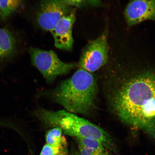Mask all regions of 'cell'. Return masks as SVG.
Segmentation results:
<instances>
[{"label": "cell", "instance_id": "6da1fadb", "mask_svg": "<svg viewBox=\"0 0 155 155\" xmlns=\"http://www.w3.org/2000/svg\"><path fill=\"white\" fill-rule=\"evenodd\" d=\"M112 110L122 121L148 135L155 142V74L136 75L108 94Z\"/></svg>", "mask_w": 155, "mask_h": 155}, {"label": "cell", "instance_id": "8fae6325", "mask_svg": "<svg viewBox=\"0 0 155 155\" xmlns=\"http://www.w3.org/2000/svg\"><path fill=\"white\" fill-rule=\"evenodd\" d=\"M78 144L97 150L107 151L103 145L99 140L91 137H76Z\"/></svg>", "mask_w": 155, "mask_h": 155}, {"label": "cell", "instance_id": "9a60e30c", "mask_svg": "<svg viewBox=\"0 0 155 155\" xmlns=\"http://www.w3.org/2000/svg\"><path fill=\"white\" fill-rule=\"evenodd\" d=\"M87 2L91 5L94 6H97L101 3V0H86Z\"/></svg>", "mask_w": 155, "mask_h": 155}, {"label": "cell", "instance_id": "d6986e66", "mask_svg": "<svg viewBox=\"0 0 155 155\" xmlns=\"http://www.w3.org/2000/svg\"><path fill=\"white\" fill-rule=\"evenodd\" d=\"M75 155H79V154H75Z\"/></svg>", "mask_w": 155, "mask_h": 155}, {"label": "cell", "instance_id": "ac0fdd59", "mask_svg": "<svg viewBox=\"0 0 155 155\" xmlns=\"http://www.w3.org/2000/svg\"><path fill=\"white\" fill-rule=\"evenodd\" d=\"M0 19L2 20V12L1 4H0Z\"/></svg>", "mask_w": 155, "mask_h": 155}, {"label": "cell", "instance_id": "52a82bcc", "mask_svg": "<svg viewBox=\"0 0 155 155\" xmlns=\"http://www.w3.org/2000/svg\"><path fill=\"white\" fill-rule=\"evenodd\" d=\"M75 21V11L71 9L60 19L51 31L54 43L59 49L71 51L72 49L73 39L72 29Z\"/></svg>", "mask_w": 155, "mask_h": 155}, {"label": "cell", "instance_id": "7a4b0ae2", "mask_svg": "<svg viewBox=\"0 0 155 155\" xmlns=\"http://www.w3.org/2000/svg\"><path fill=\"white\" fill-rule=\"evenodd\" d=\"M98 92L97 83L92 73L79 68L53 90L38 95L48 97L67 111L86 116L94 110Z\"/></svg>", "mask_w": 155, "mask_h": 155}, {"label": "cell", "instance_id": "5bb4252c", "mask_svg": "<svg viewBox=\"0 0 155 155\" xmlns=\"http://www.w3.org/2000/svg\"><path fill=\"white\" fill-rule=\"evenodd\" d=\"M0 127H8L14 130L18 133H20L21 129L16 124L13 122L3 119H0Z\"/></svg>", "mask_w": 155, "mask_h": 155}, {"label": "cell", "instance_id": "277c9868", "mask_svg": "<svg viewBox=\"0 0 155 155\" xmlns=\"http://www.w3.org/2000/svg\"><path fill=\"white\" fill-rule=\"evenodd\" d=\"M108 33L104 31L87 45L81 54L79 68L92 73L107 63L108 59Z\"/></svg>", "mask_w": 155, "mask_h": 155}, {"label": "cell", "instance_id": "8992f818", "mask_svg": "<svg viewBox=\"0 0 155 155\" xmlns=\"http://www.w3.org/2000/svg\"><path fill=\"white\" fill-rule=\"evenodd\" d=\"M124 16L129 27L145 21H155V0H130Z\"/></svg>", "mask_w": 155, "mask_h": 155}, {"label": "cell", "instance_id": "5b68a950", "mask_svg": "<svg viewBox=\"0 0 155 155\" xmlns=\"http://www.w3.org/2000/svg\"><path fill=\"white\" fill-rule=\"evenodd\" d=\"M71 6L68 0H41L36 13V23L42 30L50 32L71 10Z\"/></svg>", "mask_w": 155, "mask_h": 155}, {"label": "cell", "instance_id": "9c48e42d", "mask_svg": "<svg viewBox=\"0 0 155 155\" xmlns=\"http://www.w3.org/2000/svg\"><path fill=\"white\" fill-rule=\"evenodd\" d=\"M62 130L59 127L53 128L48 130L46 135L47 144L55 147L65 148L66 147V139L62 135Z\"/></svg>", "mask_w": 155, "mask_h": 155}, {"label": "cell", "instance_id": "7c38bea8", "mask_svg": "<svg viewBox=\"0 0 155 155\" xmlns=\"http://www.w3.org/2000/svg\"><path fill=\"white\" fill-rule=\"evenodd\" d=\"M78 145L81 155H109L107 151L102 152L97 150L80 144H78Z\"/></svg>", "mask_w": 155, "mask_h": 155}, {"label": "cell", "instance_id": "3957f363", "mask_svg": "<svg viewBox=\"0 0 155 155\" xmlns=\"http://www.w3.org/2000/svg\"><path fill=\"white\" fill-rule=\"evenodd\" d=\"M29 53L33 65L48 83H53L58 77L67 74L78 66L76 63L64 62L52 50L31 48Z\"/></svg>", "mask_w": 155, "mask_h": 155}, {"label": "cell", "instance_id": "4fadbf2b", "mask_svg": "<svg viewBox=\"0 0 155 155\" xmlns=\"http://www.w3.org/2000/svg\"><path fill=\"white\" fill-rule=\"evenodd\" d=\"M65 149L62 147H55L46 144L44 145L40 155H56Z\"/></svg>", "mask_w": 155, "mask_h": 155}, {"label": "cell", "instance_id": "30bf717a", "mask_svg": "<svg viewBox=\"0 0 155 155\" xmlns=\"http://www.w3.org/2000/svg\"><path fill=\"white\" fill-rule=\"evenodd\" d=\"M24 0H0L2 20L8 18L22 6Z\"/></svg>", "mask_w": 155, "mask_h": 155}, {"label": "cell", "instance_id": "2e32d148", "mask_svg": "<svg viewBox=\"0 0 155 155\" xmlns=\"http://www.w3.org/2000/svg\"><path fill=\"white\" fill-rule=\"evenodd\" d=\"M71 5H77L81 3L83 0H68Z\"/></svg>", "mask_w": 155, "mask_h": 155}, {"label": "cell", "instance_id": "ba28073f", "mask_svg": "<svg viewBox=\"0 0 155 155\" xmlns=\"http://www.w3.org/2000/svg\"><path fill=\"white\" fill-rule=\"evenodd\" d=\"M16 48V41L11 32L7 28H0V61L11 57Z\"/></svg>", "mask_w": 155, "mask_h": 155}, {"label": "cell", "instance_id": "e0dca14e", "mask_svg": "<svg viewBox=\"0 0 155 155\" xmlns=\"http://www.w3.org/2000/svg\"><path fill=\"white\" fill-rule=\"evenodd\" d=\"M56 155H68L66 150L65 149L61 150Z\"/></svg>", "mask_w": 155, "mask_h": 155}]
</instances>
